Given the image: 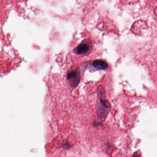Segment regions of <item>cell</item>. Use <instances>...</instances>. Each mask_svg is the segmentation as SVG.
I'll list each match as a JSON object with an SVG mask.
<instances>
[{
  "instance_id": "1",
  "label": "cell",
  "mask_w": 157,
  "mask_h": 157,
  "mask_svg": "<svg viewBox=\"0 0 157 157\" xmlns=\"http://www.w3.org/2000/svg\"><path fill=\"white\" fill-rule=\"evenodd\" d=\"M80 73L78 70H74L68 72L67 78L73 87H77L80 82Z\"/></svg>"
},
{
  "instance_id": "2",
  "label": "cell",
  "mask_w": 157,
  "mask_h": 157,
  "mask_svg": "<svg viewBox=\"0 0 157 157\" xmlns=\"http://www.w3.org/2000/svg\"><path fill=\"white\" fill-rule=\"evenodd\" d=\"M93 65L99 70H104L107 68L108 65L106 62L102 60H96L93 63Z\"/></svg>"
},
{
  "instance_id": "3",
  "label": "cell",
  "mask_w": 157,
  "mask_h": 157,
  "mask_svg": "<svg viewBox=\"0 0 157 157\" xmlns=\"http://www.w3.org/2000/svg\"><path fill=\"white\" fill-rule=\"evenodd\" d=\"M89 47L87 44H81L76 48V52L78 54H84L89 51Z\"/></svg>"
}]
</instances>
